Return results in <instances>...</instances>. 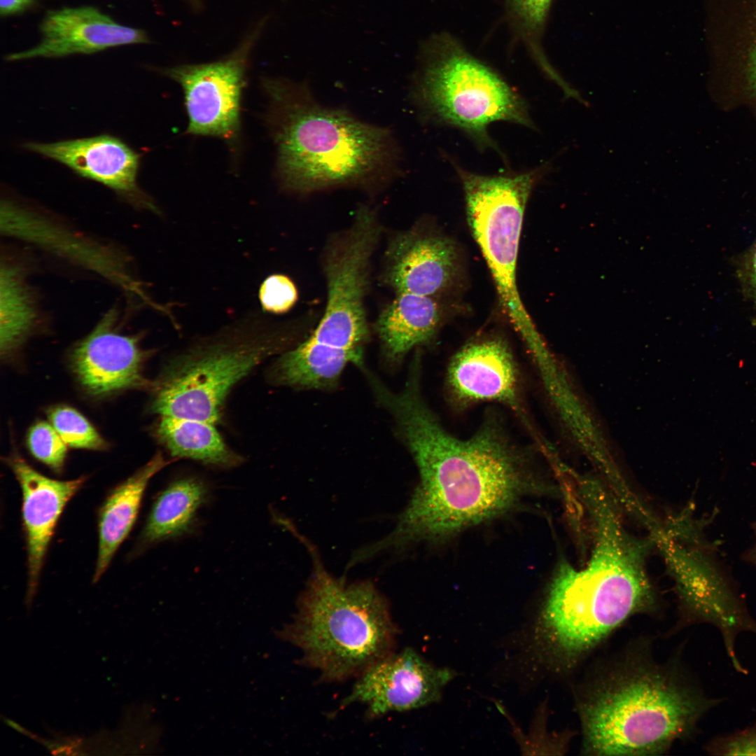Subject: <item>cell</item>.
I'll use <instances>...</instances> for the list:
<instances>
[{
  "mask_svg": "<svg viewBox=\"0 0 756 756\" xmlns=\"http://www.w3.org/2000/svg\"><path fill=\"white\" fill-rule=\"evenodd\" d=\"M416 375L399 393L382 384L374 389L397 422L420 481L393 531L365 549L368 556L500 515L532 482L522 451L493 421L466 439L448 432L421 398Z\"/></svg>",
  "mask_w": 756,
  "mask_h": 756,
  "instance_id": "cell-1",
  "label": "cell"
},
{
  "mask_svg": "<svg viewBox=\"0 0 756 756\" xmlns=\"http://www.w3.org/2000/svg\"><path fill=\"white\" fill-rule=\"evenodd\" d=\"M594 544L586 566L563 564L550 586L538 634L547 663L568 672L630 617L650 610L654 597L645 546L629 533L608 496L586 486Z\"/></svg>",
  "mask_w": 756,
  "mask_h": 756,
  "instance_id": "cell-2",
  "label": "cell"
},
{
  "mask_svg": "<svg viewBox=\"0 0 756 756\" xmlns=\"http://www.w3.org/2000/svg\"><path fill=\"white\" fill-rule=\"evenodd\" d=\"M266 120L281 187L308 194L338 188L373 190L396 179L401 152L391 131L326 106L307 86L265 79Z\"/></svg>",
  "mask_w": 756,
  "mask_h": 756,
  "instance_id": "cell-3",
  "label": "cell"
},
{
  "mask_svg": "<svg viewBox=\"0 0 756 756\" xmlns=\"http://www.w3.org/2000/svg\"><path fill=\"white\" fill-rule=\"evenodd\" d=\"M724 701L709 694L683 666L625 659L582 692L578 710L582 750L594 755H646L694 739L699 724Z\"/></svg>",
  "mask_w": 756,
  "mask_h": 756,
  "instance_id": "cell-4",
  "label": "cell"
},
{
  "mask_svg": "<svg viewBox=\"0 0 756 756\" xmlns=\"http://www.w3.org/2000/svg\"><path fill=\"white\" fill-rule=\"evenodd\" d=\"M298 537L314 569L286 638L325 680L358 677L393 652L397 630L388 605L371 582L346 584L332 577L311 542Z\"/></svg>",
  "mask_w": 756,
  "mask_h": 756,
  "instance_id": "cell-5",
  "label": "cell"
},
{
  "mask_svg": "<svg viewBox=\"0 0 756 756\" xmlns=\"http://www.w3.org/2000/svg\"><path fill=\"white\" fill-rule=\"evenodd\" d=\"M428 50L416 95L433 118L462 130L481 148L496 149L488 132L491 123L533 127L517 91L453 39L438 38Z\"/></svg>",
  "mask_w": 756,
  "mask_h": 756,
  "instance_id": "cell-6",
  "label": "cell"
},
{
  "mask_svg": "<svg viewBox=\"0 0 756 756\" xmlns=\"http://www.w3.org/2000/svg\"><path fill=\"white\" fill-rule=\"evenodd\" d=\"M265 327L263 321L247 320L174 360L156 386L153 411L218 422L232 388L281 346V335Z\"/></svg>",
  "mask_w": 756,
  "mask_h": 756,
  "instance_id": "cell-7",
  "label": "cell"
},
{
  "mask_svg": "<svg viewBox=\"0 0 756 756\" xmlns=\"http://www.w3.org/2000/svg\"><path fill=\"white\" fill-rule=\"evenodd\" d=\"M455 167L463 188L468 223L493 278L501 307L524 342L531 341L539 334L519 294L517 262L526 204L548 167L498 176Z\"/></svg>",
  "mask_w": 756,
  "mask_h": 756,
  "instance_id": "cell-8",
  "label": "cell"
},
{
  "mask_svg": "<svg viewBox=\"0 0 756 756\" xmlns=\"http://www.w3.org/2000/svg\"><path fill=\"white\" fill-rule=\"evenodd\" d=\"M688 518L666 533H654L676 580L680 617L676 630L708 624L719 632L734 669L748 671L736 652L743 633L756 636V620L746 601L729 580L712 545Z\"/></svg>",
  "mask_w": 756,
  "mask_h": 756,
  "instance_id": "cell-9",
  "label": "cell"
},
{
  "mask_svg": "<svg viewBox=\"0 0 756 756\" xmlns=\"http://www.w3.org/2000/svg\"><path fill=\"white\" fill-rule=\"evenodd\" d=\"M381 232L375 211L363 205L351 227L331 244L324 267L327 304L312 339L335 348L363 349L368 336L364 297Z\"/></svg>",
  "mask_w": 756,
  "mask_h": 756,
  "instance_id": "cell-10",
  "label": "cell"
},
{
  "mask_svg": "<svg viewBox=\"0 0 756 756\" xmlns=\"http://www.w3.org/2000/svg\"><path fill=\"white\" fill-rule=\"evenodd\" d=\"M258 28L235 51L214 62L183 64L163 74L182 88L188 118L186 134L214 136L234 146L239 139L241 103Z\"/></svg>",
  "mask_w": 756,
  "mask_h": 756,
  "instance_id": "cell-11",
  "label": "cell"
},
{
  "mask_svg": "<svg viewBox=\"0 0 756 756\" xmlns=\"http://www.w3.org/2000/svg\"><path fill=\"white\" fill-rule=\"evenodd\" d=\"M453 671L433 666L411 648L377 662L358 676L344 705L359 702L370 716L405 711L440 699Z\"/></svg>",
  "mask_w": 756,
  "mask_h": 756,
  "instance_id": "cell-12",
  "label": "cell"
},
{
  "mask_svg": "<svg viewBox=\"0 0 756 756\" xmlns=\"http://www.w3.org/2000/svg\"><path fill=\"white\" fill-rule=\"evenodd\" d=\"M24 147L107 186L135 206L158 213L136 182L140 155L119 138L102 134L52 143L29 142Z\"/></svg>",
  "mask_w": 756,
  "mask_h": 756,
  "instance_id": "cell-13",
  "label": "cell"
},
{
  "mask_svg": "<svg viewBox=\"0 0 756 756\" xmlns=\"http://www.w3.org/2000/svg\"><path fill=\"white\" fill-rule=\"evenodd\" d=\"M118 319L117 310H108L73 351L74 371L81 384L94 395L147 384L141 374L146 354L139 337L120 333Z\"/></svg>",
  "mask_w": 756,
  "mask_h": 756,
  "instance_id": "cell-14",
  "label": "cell"
},
{
  "mask_svg": "<svg viewBox=\"0 0 756 756\" xmlns=\"http://www.w3.org/2000/svg\"><path fill=\"white\" fill-rule=\"evenodd\" d=\"M40 29L41 40L38 44L11 53L7 55L6 60L90 54L109 48L149 42L144 31L120 24L92 6L48 11Z\"/></svg>",
  "mask_w": 756,
  "mask_h": 756,
  "instance_id": "cell-15",
  "label": "cell"
},
{
  "mask_svg": "<svg viewBox=\"0 0 756 756\" xmlns=\"http://www.w3.org/2000/svg\"><path fill=\"white\" fill-rule=\"evenodd\" d=\"M1 230L8 236L29 241L92 270L126 290L143 293L115 252L57 226L12 200L1 202Z\"/></svg>",
  "mask_w": 756,
  "mask_h": 756,
  "instance_id": "cell-16",
  "label": "cell"
},
{
  "mask_svg": "<svg viewBox=\"0 0 756 756\" xmlns=\"http://www.w3.org/2000/svg\"><path fill=\"white\" fill-rule=\"evenodd\" d=\"M447 384L459 403L496 401L521 410L514 360L498 337L475 340L461 348L449 363Z\"/></svg>",
  "mask_w": 756,
  "mask_h": 756,
  "instance_id": "cell-17",
  "label": "cell"
},
{
  "mask_svg": "<svg viewBox=\"0 0 756 756\" xmlns=\"http://www.w3.org/2000/svg\"><path fill=\"white\" fill-rule=\"evenodd\" d=\"M8 463L22 493V518L28 554V599L34 596L44 557L66 504L80 489L84 477L69 481L50 479L15 455Z\"/></svg>",
  "mask_w": 756,
  "mask_h": 756,
  "instance_id": "cell-18",
  "label": "cell"
},
{
  "mask_svg": "<svg viewBox=\"0 0 756 756\" xmlns=\"http://www.w3.org/2000/svg\"><path fill=\"white\" fill-rule=\"evenodd\" d=\"M386 252V280L397 293L433 297L456 275L457 253L447 237L405 232L393 238Z\"/></svg>",
  "mask_w": 756,
  "mask_h": 756,
  "instance_id": "cell-19",
  "label": "cell"
},
{
  "mask_svg": "<svg viewBox=\"0 0 756 756\" xmlns=\"http://www.w3.org/2000/svg\"><path fill=\"white\" fill-rule=\"evenodd\" d=\"M441 318V308L433 297L397 293L376 323L387 358L397 362L414 347L430 341Z\"/></svg>",
  "mask_w": 756,
  "mask_h": 756,
  "instance_id": "cell-20",
  "label": "cell"
},
{
  "mask_svg": "<svg viewBox=\"0 0 756 756\" xmlns=\"http://www.w3.org/2000/svg\"><path fill=\"white\" fill-rule=\"evenodd\" d=\"M167 463L162 454H156L116 487L104 503L99 516V550L94 582L106 571L117 549L131 531L149 480Z\"/></svg>",
  "mask_w": 756,
  "mask_h": 756,
  "instance_id": "cell-21",
  "label": "cell"
},
{
  "mask_svg": "<svg viewBox=\"0 0 756 756\" xmlns=\"http://www.w3.org/2000/svg\"><path fill=\"white\" fill-rule=\"evenodd\" d=\"M156 433L174 457L222 468H231L241 462V458L226 445L212 423L161 416Z\"/></svg>",
  "mask_w": 756,
  "mask_h": 756,
  "instance_id": "cell-22",
  "label": "cell"
},
{
  "mask_svg": "<svg viewBox=\"0 0 756 756\" xmlns=\"http://www.w3.org/2000/svg\"><path fill=\"white\" fill-rule=\"evenodd\" d=\"M206 497V487L200 481L186 478L172 482L153 505L142 532L143 543H154L189 531Z\"/></svg>",
  "mask_w": 756,
  "mask_h": 756,
  "instance_id": "cell-23",
  "label": "cell"
},
{
  "mask_svg": "<svg viewBox=\"0 0 756 756\" xmlns=\"http://www.w3.org/2000/svg\"><path fill=\"white\" fill-rule=\"evenodd\" d=\"M36 313L32 297L18 266L4 264L0 272V343L2 354L16 348L28 335Z\"/></svg>",
  "mask_w": 756,
  "mask_h": 756,
  "instance_id": "cell-24",
  "label": "cell"
},
{
  "mask_svg": "<svg viewBox=\"0 0 756 756\" xmlns=\"http://www.w3.org/2000/svg\"><path fill=\"white\" fill-rule=\"evenodd\" d=\"M50 424L67 446L88 449H102L106 442L92 425L78 411L69 407H57L50 411Z\"/></svg>",
  "mask_w": 756,
  "mask_h": 756,
  "instance_id": "cell-25",
  "label": "cell"
},
{
  "mask_svg": "<svg viewBox=\"0 0 756 756\" xmlns=\"http://www.w3.org/2000/svg\"><path fill=\"white\" fill-rule=\"evenodd\" d=\"M27 443L33 456L56 471L61 470L66 455V444L51 424L40 421L28 433Z\"/></svg>",
  "mask_w": 756,
  "mask_h": 756,
  "instance_id": "cell-26",
  "label": "cell"
},
{
  "mask_svg": "<svg viewBox=\"0 0 756 756\" xmlns=\"http://www.w3.org/2000/svg\"><path fill=\"white\" fill-rule=\"evenodd\" d=\"M259 299L265 312L284 314L290 310L298 299L294 283L284 274H272L266 278L259 289Z\"/></svg>",
  "mask_w": 756,
  "mask_h": 756,
  "instance_id": "cell-27",
  "label": "cell"
},
{
  "mask_svg": "<svg viewBox=\"0 0 756 756\" xmlns=\"http://www.w3.org/2000/svg\"><path fill=\"white\" fill-rule=\"evenodd\" d=\"M507 1L522 30L528 36L538 34L545 23L552 0Z\"/></svg>",
  "mask_w": 756,
  "mask_h": 756,
  "instance_id": "cell-28",
  "label": "cell"
},
{
  "mask_svg": "<svg viewBox=\"0 0 756 756\" xmlns=\"http://www.w3.org/2000/svg\"><path fill=\"white\" fill-rule=\"evenodd\" d=\"M736 271L743 291L756 313V239L738 258Z\"/></svg>",
  "mask_w": 756,
  "mask_h": 756,
  "instance_id": "cell-29",
  "label": "cell"
},
{
  "mask_svg": "<svg viewBox=\"0 0 756 756\" xmlns=\"http://www.w3.org/2000/svg\"><path fill=\"white\" fill-rule=\"evenodd\" d=\"M33 3V0H0L1 16L13 15L25 10Z\"/></svg>",
  "mask_w": 756,
  "mask_h": 756,
  "instance_id": "cell-30",
  "label": "cell"
},
{
  "mask_svg": "<svg viewBox=\"0 0 756 756\" xmlns=\"http://www.w3.org/2000/svg\"><path fill=\"white\" fill-rule=\"evenodd\" d=\"M748 77L750 86L753 92L756 94V44L755 45L750 57Z\"/></svg>",
  "mask_w": 756,
  "mask_h": 756,
  "instance_id": "cell-31",
  "label": "cell"
},
{
  "mask_svg": "<svg viewBox=\"0 0 756 756\" xmlns=\"http://www.w3.org/2000/svg\"><path fill=\"white\" fill-rule=\"evenodd\" d=\"M4 720L8 725H9L12 728L16 729L18 732H19L20 733H22L24 734H25L27 733V732L23 728H22L20 726H19L15 722H13L11 720H8L6 718L4 719Z\"/></svg>",
  "mask_w": 756,
  "mask_h": 756,
  "instance_id": "cell-32",
  "label": "cell"
},
{
  "mask_svg": "<svg viewBox=\"0 0 756 756\" xmlns=\"http://www.w3.org/2000/svg\"><path fill=\"white\" fill-rule=\"evenodd\" d=\"M190 1L193 5H197V4L200 2V0H190Z\"/></svg>",
  "mask_w": 756,
  "mask_h": 756,
  "instance_id": "cell-33",
  "label": "cell"
},
{
  "mask_svg": "<svg viewBox=\"0 0 756 756\" xmlns=\"http://www.w3.org/2000/svg\"><path fill=\"white\" fill-rule=\"evenodd\" d=\"M755 552H756V542H755Z\"/></svg>",
  "mask_w": 756,
  "mask_h": 756,
  "instance_id": "cell-34",
  "label": "cell"
}]
</instances>
